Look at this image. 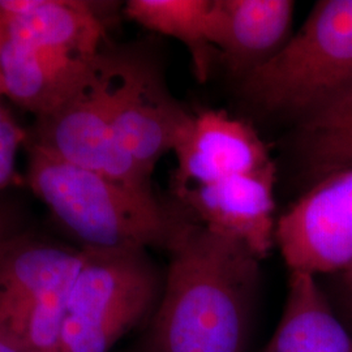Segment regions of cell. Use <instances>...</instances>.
Here are the masks:
<instances>
[{
    "label": "cell",
    "instance_id": "8992f818",
    "mask_svg": "<svg viewBox=\"0 0 352 352\" xmlns=\"http://www.w3.org/2000/svg\"><path fill=\"white\" fill-rule=\"evenodd\" d=\"M106 103L113 132L140 170L151 177L174 151L190 119L171 96L158 67L135 51H102Z\"/></svg>",
    "mask_w": 352,
    "mask_h": 352
},
{
    "label": "cell",
    "instance_id": "d6986e66",
    "mask_svg": "<svg viewBox=\"0 0 352 352\" xmlns=\"http://www.w3.org/2000/svg\"><path fill=\"white\" fill-rule=\"evenodd\" d=\"M0 352H19L16 351L14 349H12L11 346H8L7 343H4V342H1L0 340Z\"/></svg>",
    "mask_w": 352,
    "mask_h": 352
},
{
    "label": "cell",
    "instance_id": "5b68a950",
    "mask_svg": "<svg viewBox=\"0 0 352 352\" xmlns=\"http://www.w3.org/2000/svg\"><path fill=\"white\" fill-rule=\"evenodd\" d=\"M85 253L24 231L0 244V340L60 352L65 305Z\"/></svg>",
    "mask_w": 352,
    "mask_h": 352
},
{
    "label": "cell",
    "instance_id": "5bb4252c",
    "mask_svg": "<svg viewBox=\"0 0 352 352\" xmlns=\"http://www.w3.org/2000/svg\"><path fill=\"white\" fill-rule=\"evenodd\" d=\"M210 6L212 0H129L124 12L142 28L182 42L196 78L205 82L218 59L209 36Z\"/></svg>",
    "mask_w": 352,
    "mask_h": 352
},
{
    "label": "cell",
    "instance_id": "277c9868",
    "mask_svg": "<svg viewBox=\"0 0 352 352\" xmlns=\"http://www.w3.org/2000/svg\"><path fill=\"white\" fill-rule=\"evenodd\" d=\"M64 314L60 352H111L154 314L164 278L146 250L88 251Z\"/></svg>",
    "mask_w": 352,
    "mask_h": 352
},
{
    "label": "cell",
    "instance_id": "3957f363",
    "mask_svg": "<svg viewBox=\"0 0 352 352\" xmlns=\"http://www.w3.org/2000/svg\"><path fill=\"white\" fill-rule=\"evenodd\" d=\"M352 87V0H321L261 67L240 78L260 113L302 123Z\"/></svg>",
    "mask_w": 352,
    "mask_h": 352
},
{
    "label": "cell",
    "instance_id": "ac0fdd59",
    "mask_svg": "<svg viewBox=\"0 0 352 352\" xmlns=\"http://www.w3.org/2000/svg\"><path fill=\"white\" fill-rule=\"evenodd\" d=\"M16 231H19V228L13 225L11 215L0 208V244Z\"/></svg>",
    "mask_w": 352,
    "mask_h": 352
},
{
    "label": "cell",
    "instance_id": "8fae6325",
    "mask_svg": "<svg viewBox=\"0 0 352 352\" xmlns=\"http://www.w3.org/2000/svg\"><path fill=\"white\" fill-rule=\"evenodd\" d=\"M276 164L175 193L196 221L250 248L260 260L276 244Z\"/></svg>",
    "mask_w": 352,
    "mask_h": 352
},
{
    "label": "cell",
    "instance_id": "4fadbf2b",
    "mask_svg": "<svg viewBox=\"0 0 352 352\" xmlns=\"http://www.w3.org/2000/svg\"><path fill=\"white\" fill-rule=\"evenodd\" d=\"M264 352H352V333L317 278L289 274L283 314Z\"/></svg>",
    "mask_w": 352,
    "mask_h": 352
},
{
    "label": "cell",
    "instance_id": "30bf717a",
    "mask_svg": "<svg viewBox=\"0 0 352 352\" xmlns=\"http://www.w3.org/2000/svg\"><path fill=\"white\" fill-rule=\"evenodd\" d=\"M173 153L175 193L273 164L264 141L251 124L210 109L192 113Z\"/></svg>",
    "mask_w": 352,
    "mask_h": 352
},
{
    "label": "cell",
    "instance_id": "ffe728a7",
    "mask_svg": "<svg viewBox=\"0 0 352 352\" xmlns=\"http://www.w3.org/2000/svg\"><path fill=\"white\" fill-rule=\"evenodd\" d=\"M4 97V91H3V84H1V77H0V98Z\"/></svg>",
    "mask_w": 352,
    "mask_h": 352
},
{
    "label": "cell",
    "instance_id": "ba28073f",
    "mask_svg": "<svg viewBox=\"0 0 352 352\" xmlns=\"http://www.w3.org/2000/svg\"><path fill=\"white\" fill-rule=\"evenodd\" d=\"M276 244L291 273L334 276L352 265V170L311 186L279 217Z\"/></svg>",
    "mask_w": 352,
    "mask_h": 352
},
{
    "label": "cell",
    "instance_id": "9a60e30c",
    "mask_svg": "<svg viewBox=\"0 0 352 352\" xmlns=\"http://www.w3.org/2000/svg\"><path fill=\"white\" fill-rule=\"evenodd\" d=\"M296 148L312 184L352 170V87L299 123Z\"/></svg>",
    "mask_w": 352,
    "mask_h": 352
},
{
    "label": "cell",
    "instance_id": "e0dca14e",
    "mask_svg": "<svg viewBox=\"0 0 352 352\" xmlns=\"http://www.w3.org/2000/svg\"><path fill=\"white\" fill-rule=\"evenodd\" d=\"M330 289L325 291L334 312L352 333V265L338 274L330 276ZM322 287V286H321Z\"/></svg>",
    "mask_w": 352,
    "mask_h": 352
},
{
    "label": "cell",
    "instance_id": "52a82bcc",
    "mask_svg": "<svg viewBox=\"0 0 352 352\" xmlns=\"http://www.w3.org/2000/svg\"><path fill=\"white\" fill-rule=\"evenodd\" d=\"M30 142L68 164L129 184L151 187L113 132L104 93L101 54L88 80L56 111L36 119Z\"/></svg>",
    "mask_w": 352,
    "mask_h": 352
},
{
    "label": "cell",
    "instance_id": "2e32d148",
    "mask_svg": "<svg viewBox=\"0 0 352 352\" xmlns=\"http://www.w3.org/2000/svg\"><path fill=\"white\" fill-rule=\"evenodd\" d=\"M26 132L0 103V192L10 187L16 176V160Z\"/></svg>",
    "mask_w": 352,
    "mask_h": 352
},
{
    "label": "cell",
    "instance_id": "9c48e42d",
    "mask_svg": "<svg viewBox=\"0 0 352 352\" xmlns=\"http://www.w3.org/2000/svg\"><path fill=\"white\" fill-rule=\"evenodd\" d=\"M97 56L41 41L0 20L4 97L36 119L49 116L72 98L88 80Z\"/></svg>",
    "mask_w": 352,
    "mask_h": 352
},
{
    "label": "cell",
    "instance_id": "7c38bea8",
    "mask_svg": "<svg viewBox=\"0 0 352 352\" xmlns=\"http://www.w3.org/2000/svg\"><path fill=\"white\" fill-rule=\"evenodd\" d=\"M291 0H212L209 36L228 71L243 78L280 50L291 37Z\"/></svg>",
    "mask_w": 352,
    "mask_h": 352
},
{
    "label": "cell",
    "instance_id": "6da1fadb",
    "mask_svg": "<svg viewBox=\"0 0 352 352\" xmlns=\"http://www.w3.org/2000/svg\"><path fill=\"white\" fill-rule=\"evenodd\" d=\"M140 352H245L260 258L197 221L176 231Z\"/></svg>",
    "mask_w": 352,
    "mask_h": 352
},
{
    "label": "cell",
    "instance_id": "7a4b0ae2",
    "mask_svg": "<svg viewBox=\"0 0 352 352\" xmlns=\"http://www.w3.org/2000/svg\"><path fill=\"white\" fill-rule=\"evenodd\" d=\"M29 187L88 251L164 248L184 218L141 187L68 164L26 140Z\"/></svg>",
    "mask_w": 352,
    "mask_h": 352
}]
</instances>
